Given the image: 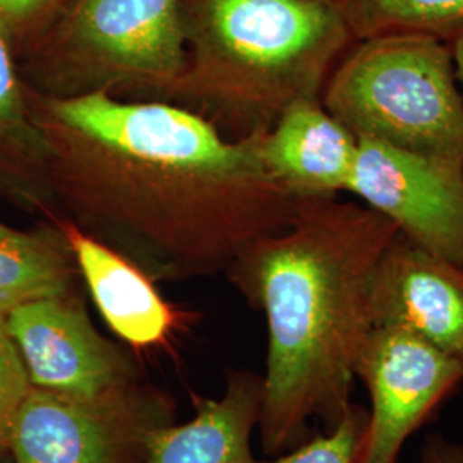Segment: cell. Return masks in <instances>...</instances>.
<instances>
[{
	"mask_svg": "<svg viewBox=\"0 0 463 463\" xmlns=\"http://www.w3.org/2000/svg\"><path fill=\"white\" fill-rule=\"evenodd\" d=\"M28 97L49 143L61 220L155 281L225 271L298 212L300 199L266 170L261 133L229 139L210 120L160 99H52L30 88Z\"/></svg>",
	"mask_w": 463,
	"mask_h": 463,
	"instance_id": "1",
	"label": "cell"
},
{
	"mask_svg": "<svg viewBox=\"0 0 463 463\" xmlns=\"http://www.w3.org/2000/svg\"><path fill=\"white\" fill-rule=\"evenodd\" d=\"M398 229L376 210L300 199L292 222L242 249L225 269L268 326L260 419L266 453L298 447L311 420L347 412L369 333L373 283Z\"/></svg>",
	"mask_w": 463,
	"mask_h": 463,
	"instance_id": "2",
	"label": "cell"
},
{
	"mask_svg": "<svg viewBox=\"0 0 463 463\" xmlns=\"http://www.w3.org/2000/svg\"><path fill=\"white\" fill-rule=\"evenodd\" d=\"M185 66L162 101L229 139L268 131L302 101H321L355 42L330 0H184Z\"/></svg>",
	"mask_w": 463,
	"mask_h": 463,
	"instance_id": "3",
	"label": "cell"
},
{
	"mask_svg": "<svg viewBox=\"0 0 463 463\" xmlns=\"http://www.w3.org/2000/svg\"><path fill=\"white\" fill-rule=\"evenodd\" d=\"M185 55L184 0H67L17 53V66L43 97L162 101L183 74Z\"/></svg>",
	"mask_w": 463,
	"mask_h": 463,
	"instance_id": "4",
	"label": "cell"
},
{
	"mask_svg": "<svg viewBox=\"0 0 463 463\" xmlns=\"http://www.w3.org/2000/svg\"><path fill=\"white\" fill-rule=\"evenodd\" d=\"M321 103L357 139L463 166V99L449 47L439 38L355 40L333 69Z\"/></svg>",
	"mask_w": 463,
	"mask_h": 463,
	"instance_id": "5",
	"label": "cell"
},
{
	"mask_svg": "<svg viewBox=\"0 0 463 463\" xmlns=\"http://www.w3.org/2000/svg\"><path fill=\"white\" fill-rule=\"evenodd\" d=\"M170 407L141 384L81 400L32 386L17 412L9 455L14 463H143L151 430Z\"/></svg>",
	"mask_w": 463,
	"mask_h": 463,
	"instance_id": "6",
	"label": "cell"
},
{
	"mask_svg": "<svg viewBox=\"0 0 463 463\" xmlns=\"http://www.w3.org/2000/svg\"><path fill=\"white\" fill-rule=\"evenodd\" d=\"M371 412L355 463H397L405 439L463 380V359L412 331L374 326L355 365Z\"/></svg>",
	"mask_w": 463,
	"mask_h": 463,
	"instance_id": "7",
	"label": "cell"
},
{
	"mask_svg": "<svg viewBox=\"0 0 463 463\" xmlns=\"http://www.w3.org/2000/svg\"><path fill=\"white\" fill-rule=\"evenodd\" d=\"M347 193L417 246L463 265V166L359 139Z\"/></svg>",
	"mask_w": 463,
	"mask_h": 463,
	"instance_id": "8",
	"label": "cell"
},
{
	"mask_svg": "<svg viewBox=\"0 0 463 463\" xmlns=\"http://www.w3.org/2000/svg\"><path fill=\"white\" fill-rule=\"evenodd\" d=\"M7 328L34 388L93 400L137 383L131 361L95 328L78 292L19 307L7 315Z\"/></svg>",
	"mask_w": 463,
	"mask_h": 463,
	"instance_id": "9",
	"label": "cell"
},
{
	"mask_svg": "<svg viewBox=\"0 0 463 463\" xmlns=\"http://www.w3.org/2000/svg\"><path fill=\"white\" fill-rule=\"evenodd\" d=\"M371 316L374 326L412 331L463 359V265L397 233L374 277Z\"/></svg>",
	"mask_w": 463,
	"mask_h": 463,
	"instance_id": "10",
	"label": "cell"
},
{
	"mask_svg": "<svg viewBox=\"0 0 463 463\" xmlns=\"http://www.w3.org/2000/svg\"><path fill=\"white\" fill-rule=\"evenodd\" d=\"M266 170L298 199L336 198L347 193L359 139L321 101L287 109L261 133Z\"/></svg>",
	"mask_w": 463,
	"mask_h": 463,
	"instance_id": "11",
	"label": "cell"
},
{
	"mask_svg": "<svg viewBox=\"0 0 463 463\" xmlns=\"http://www.w3.org/2000/svg\"><path fill=\"white\" fill-rule=\"evenodd\" d=\"M57 223L109 328L137 350L164 345L181 326L183 313L162 298L155 280L129 258L74 223L67 220Z\"/></svg>",
	"mask_w": 463,
	"mask_h": 463,
	"instance_id": "12",
	"label": "cell"
},
{
	"mask_svg": "<svg viewBox=\"0 0 463 463\" xmlns=\"http://www.w3.org/2000/svg\"><path fill=\"white\" fill-rule=\"evenodd\" d=\"M194 407L189 422L151 430L143 463H258L250 438L261 419L263 376L232 371L222 397H194Z\"/></svg>",
	"mask_w": 463,
	"mask_h": 463,
	"instance_id": "13",
	"label": "cell"
},
{
	"mask_svg": "<svg viewBox=\"0 0 463 463\" xmlns=\"http://www.w3.org/2000/svg\"><path fill=\"white\" fill-rule=\"evenodd\" d=\"M0 201L61 222L50 185V148L34 120L16 52L0 32Z\"/></svg>",
	"mask_w": 463,
	"mask_h": 463,
	"instance_id": "14",
	"label": "cell"
},
{
	"mask_svg": "<svg viewBox=\"0 0 463 463\" xmlns=\"http://www.w3.org/2000/svg\"><path fill=\"white\" fill-rule=\"evenodd\" d=\"M81 275L59 223L17 231L0 222V315L78 292Z\"/></svg>",
	"mask_w": 463,
	"mask_h": 463,
	"instance_id": "15",
	"label": "cell"
},
{
	"mask_svg": "<svg viewBox=\"0 0 463 463\" xmlns=\"http://www.w3.org/2000/svg\"><path fill=\"white\" fill-rule=\"evenodd\" d=\"M354 40L428 34L448 42L463 32V0H330Z\"/></svg>",
	"mask_w": 463,
	"mask_h": 463,
	"instance_id": "16",
	"label": "cell"
},
{
	"mask_svg": "<svg viewBox=\"0 0 463 463\" xmlns=\"http://www.w3.org/2000/svg\"><path fill=\"white\" fill-rule=\"evenodd\" d=\"M365 420L364 409L350 405L333 430L300 443L273 462L261 463H355Z\"/></svg>",
	"mask_w": 463,
	"mask_h": 463,
	"instance_id": "17",
	"label": "cell"
},
{
	"mask_svg": "<svg viewBox=\"0 0 463 463\" xmlns=\"http://www.w3.org/2000/svg\"><path fill=\"white\" fill-rule=\"evenodd\" d=\"M30 388L26 367L7 328V316L0 315V458L9 455L13 424Z\"/></svg>",
	"mask_w": 463,
	"mask_h": 463,
	"instance_id": "18",
	"label": "cell"
},
{
	"mask_svg": "<svg viewBox=\"0 0 463 463\" xmlns=\"http://www.w3.org/2000/svg\"><path fill=\"white\" fill-rule=\"evenodd\" d=\"M67 0H0V32L21 53L43 33Z\"/></svg>",
	"mask_w": 463,
	"mask_h": 463,
	"instance_id": "19",
	"label": "cell"
},
{
	"mask_svg": "<svg viewBox=\"0 0 463 463\" xmlns=\"http://www.w3.org/2000/svg\"><path fill=\"white\" fill-rule=\"evenodd\" d=\"M420 463H463V447L443 438H430L422 449Z\"/></svg>",
	"mask_w": 463,
	"mask_h": 463,
	"instance_id": "20",
	"label": "cell"
},
{
	"mask_svg": "<svg viewBox=\"0 0 463 463\" xmlns=\"http://www.w3.org/2000/svg\"><path fill=\"white\" fill-rule=\"evenodd\" d=\"M447 43L449 47V53H451L453 67H455V78H457V83L460 88V95H462L463 99V32L455 34L453 38H449Z\"/></svg>",
	"mask_w": 463,
	"mask_h": 463,
	"instance_id": "21",
	"label": "cell"
},
{
	"mask_svg": "<svg viewBox=\"0 0 463 463\" xmlns=\"http://www.w3.org/2000/svg\"><path fill=\"white\" fill-rule=\"evenodd\" d=\"M0 463H14V462H13V458H11V455H7V457H4V458H0Z\"/></svg>",
	"mask_w": 463,
	"mask_h": 463,
	"instance_id": "22",
	"label": "cell"
}]
</instances>
